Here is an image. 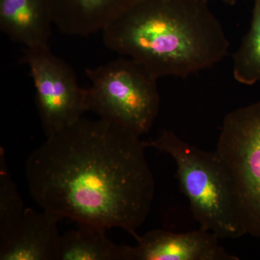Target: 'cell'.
<instances>
[{"label": "cell", "instance_id": "6da1fadb", "mask_svg": "<svg viewBox=\"0 0 260 260\" xmlns=\"http://www.w3.org/2000/svg\"><path fill=\"white\" fill-rule=\"evenodd\" d=\"M129 130L82 117L47 136L29 155L25 177L42 210L138 239L155 195L144 141Z\"/></svg>", "mask_w": 260, "mask_h": 260}, {"label": "cell", "instance_id": "7a4b0ae2", "mask_svg": "<svg viewBox=\"0 0 260 260\" xmlns=\"http://www.w3.org/2000/svg\"><path fill=\"white\" fill-rule=\"evenodd\" d=\"M102 32L108 49L138 61L157 79L213 68L230 47L205 0H140Z\"/></svg>", "mask_w": 260, "mask_h": 260}, {"label": "cell", "instance_id": "3957f363", "mask_svg": "<svg viewBox=\"0 0 260 260\" xmlns=\"http://www.w3.org/2000/svg\"><path fill=\"white\" fill-rule=\"evenodd\" d=\"M144 145L174 159L181 190L200 229L220 239H236L245 235L238 218L230 176L215 150H202L167 129L156 139L144 141Z\"/></svg>", "mask_w": 260, "mask_h": 260}, {"label": "cell", "instance_id": "277c9868", "mask_svg": "<svg viewBox=\"0 0 260 260\" xmlns=\"http://www.w3.org/2000/svg\"><path fill=\"white\" fill-rule=\"evenodd\" d=\"M85 73L88 112L142 136L153 126L160 109L157 79L143 64L121 56Z\"/></svg>", "mask_w": 260, "mask_h": 260}, {"label": "cell", "instance_id": "5b68a950", "mask_svg": "<svg viewBox=\"0 0 260 260\" xmlns=\"http://www.w3.org/2000/svg\"><path fill=\"white\" fill-rule=\"evenodd\" d=\"M215 151L230 176L241 225L260 239V101L225 116Z\"/></svg>", "mask_w": 260, "mask_h": 260}, {"label": "cell", "instance_id": "8992f818", "mask_svg": "<svg viewBox=\"0 0 260 260\" xmlns=\"http://www.w3.org/2000/svg\"><path fill=\"white\" fill-rule=\"evenodd\" d=\"M20 62L30 70L47 137L72 125L88 112V88L80 86L74 70L53 54L49 46L26 48Z\"/></svg>", "mask_w": 260, "mask_h": 260}, {"label": "cell", "instance_id": "52a82bcc", "mask_svg": "<svg viewBox=\"0 0 260 260\" xmlns=\"http://www.w3.org/2000/svg\"><path fill=\"white\" fill-rule=\"evenodd\" d=\"M220 238L203 229L186 233L150 231L124 245V260H239L220 244Z\"/></svg>", "mask_w": 260, "mask_h": 260}, {"label": "cell", "instance_id": "ba28073f", "mask_svg": "<svg viewBox=\"0 0 260 260\" xmlns=\"http://www.w3.org/2000/svg\"><path fill=\"white\" fill-rule=\"evenodd\" d=\"M60 220L50 212L26 208L18 225L0 239V259H57Z\"/></svg>", "mask_w": 260, "mask_h": 260}, {"label": "cell", "instance_id": "9c48e42d", "mask_svg": "<svg viewBox=\"0 0 260 260\" xmlns=\"http://www.w3.org/2000/svg\"><path fill=\"white\" fill-rule=\"evenodd\" d=\"M140 0H48L54 25L66 35L103 31Z\"/></svg>", "mask_w": 260, "mask_h": 260}, {"label": "cell", "instance_id": "30bf717a", "mask_svg": "<svg viewBox=\"0 0 260 260\" xmlns=\"http://www.w3.org/2000/svg\"><path fill=\"white\" fill-rule=\"evenodd\" d=\"M54 25L48 0H0V30L26 48L48 47Z\"/></svg>", "mask_w": 260, "mask_h": 260}, {"label": "cell", "instance_id": "8fae6325", "mask_svg": "<svg viewBox=\"0 0 260 260\" xmlns=\"http://www.w3.org/2000/svg\"><path fill=\"white\" fill-rule=\"evenodd\" d=\"M60 237L56 260H124V245L111 241L104 228L88 223Z\"/></svg>", "mask_w": 260, "mask_h": 260}, {"label": "cell", "instance_id": "7c38bea8", "mask_svg": "<svg viewBox=\"0 0 260 260\" xmlns=\"http://www.w3.org/2000/svg\"><path fill=\"white\" fill-rule=\"evenodd\" d=\"M253 1L249 31L232 56L234 79L246 85L260 83V0Z\"/></svg>", "mask_w": 260, "mask_h": 260}, {"label": "cell", "instance_id": "4fadbf2b", "mask_svg": "<svg viewBox=\"0 0 260 260\" xmlns=\"http://www.w3.org/2000/svg\"><path fill=\"white\" fill-rule=\"evenodd\" d=\"M24 209L18 188L5 160L4 149H0V239H4L23 218Z\"/></svg>", "mask_w": 260, "mask_h": 260}, {"label": "cell", "instance_id": "5bb4252c", "mask_svg": "<svg viewBox=\"0 0 260 260\" xmlns=\"http://www.w3.org/2000/svg\"><path fill=\"white\" fill-rule=\"evenodd\" d=\"M205 1L209 2V0H205ZM220 1L223 2V3H225V4L229 5H235L236 3H237V0H220Z\"/></svg>", "mask_w": 260, "mask_h": 260}]
</instances>
